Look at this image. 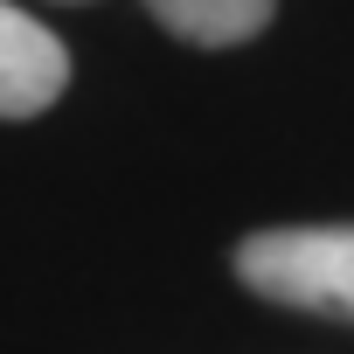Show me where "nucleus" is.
Returning a JSON list of instances; mask_svg holds the SVG:
<instances>
[{"instance_id": "nucleus-2", "label": "nucleus", "mask_w": 354, "mask_h": 354, "mask_svg": "<svg viewBox=\"0 0 354 354\" xmlns=\"http://www.w3.org/2000/svg\"><path fill=\"white\" fill-rule=\"evenodd\" d=\"M70 84V49L49 21L0 0V118H42Z\"/></svg>"}, {"instance_id": "nucleus-3", "label": "nucleus", "mask_w": 354, "mask_h": 354, "mask_svg": "<svg viewBox=\"0 0 354 354\" xmlns=\"http://www.w3.org/2000/svg\"><path fill=\"white\" fill-rule=\"evenodd\" d=\"M146 15L195 49H236L271 28L278 0H146Z\"/></svg>"}, {"instance_id": "nucleus-1", "label": "nucleus", "mask_w": 354, "mask_h": 354, "mask_svg": "<svg viewBox=\"0 0 354 354\" xmlns=\"http://www.w3.org/2000/svg\"><path fill=\"white\" fill-rule=\"evenodd\" d=\"M243 292L354 326V223H285L236 243Z\"/></svg>"}, {"instance_id": "nucleus-4", "label": "nucleus", "mask_w": 354, "mask_h": 354, "mask_svg": "<svg viewBox=\"0 0 354 354\" xmlns=\"http://www.w3.org/2000/svg\"><path fill=\"white\" fill-rule=\"evenodd\" d=\"M70 8H84V0H70Z\"/></svg>"}]
</instances>
